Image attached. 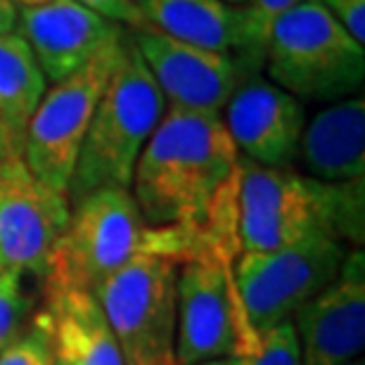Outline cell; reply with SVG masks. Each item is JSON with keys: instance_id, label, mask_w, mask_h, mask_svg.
<instances>
[{"instance_id": "1", "label": "cell", "mask_w": 365, "mask_h": 365, "mask_svg": "<svg viewBox=\"0 0 365 365\" xmlns=\"http://www.w3.org/2000/svg\"><path fill=\"white\" fill-rule=\"evenodd\" d=\"M240 152L221 114L166 109L133 169L145 225H197L237 169Z\"/></svg>"}, {"instance_id": "2", "label": "cell", "mask_w": 365, "mask_h": 365, "mask_svg": "<svg viewBox=\"0 0 365 365\" xmlns=\"http://www.w3.org/2000/svg\"><path fill=\"white\" fill-rule=\"evenodd\" d=\"M363 202L365 178L323 182L237 159V235L245 252H277L313 235L361 245Z\"/></svg>"}, {"instance_id": "3", "label": "cell", "mask_w": 365, "mask_h": 365, "mask_svg": "<svg viewBox=\"0 0 365 365\" xmlns=\"http://www.w3.org/2000/svg\"><path fill=\"white\" fill-rule=\"evenodd\" d=\"M166 100L126 29L121 60L95 107L67 197L74 204L100 187H128L135 162L162 121Z\"/></svg>"}, {"instance_id": "4", "label": "cell", "mask_w": 365, "mask_h": 365, "mask_svg": "<svg viewBox=\"0 0 365 365\" xmlns=\"http://www.w3.org/2000/svg\"><path fill=\"white\" fill-rule=\"evenodd\" d=\"M264 64L271 83L297 100H346L365 81L363 43L320 0H304L275 21Z\"/></svg>"}, {"instance_id": "5", "label": "cell", "mask_w": 365, "mask_h": 365, "mask_svg": "<svg viewBox=\"0 0 365 365\" xmlns=\"http://www.w3.org/2000/svg\"><path fill=\"white\" fill-rule=\"evenodd\" d=\"M145 221L128 187H100L74 202L43 275L46 304L67 292L95 294L140 252Z\"/></svg>"}, {"instance_id": "6", "label": "cell", "mask_w": 365, "mask_h": 365, "mask_svg": "<svg viewBox=\"0 0 365 365\" xmlns=\"http://www.w3.org/2000/svg\"><path fill=\"white\" fill-rule=\"evenodd\" d=\"M176 277L173 261L138 252L95 292L123 365H176Z\"/></svg>"}, {"instance_id": "7", "label": "cell", "mask_w": 365, "mask_h": 365, "mask_svg": "<svg viewBox=\"0 0 365 365\" xmlns=\"http://www.w3.org/2000/svg\"><path fill=\"white\" fill-rule=\"evenodd\" d=\"M126 34L43 93L29 121L21 159L50 187L67 192L95 107L121 60Z\"/></svg>"}, {"instance_id": "8", "label": "cell", "mask_w": 365, "mask_h": 365, "mask_svg": "<svg viewBox=\"0 0 365 365\" xmlns=\"http://www.w3.org/2000/svg\"><path fill=\"white\" fill-rule=\"evenodd\" d=\"M344 259V245L327 235L306 237L277 252L240 254L232 280L250 327L261 334L292 320L339 275Z\"/></svg>"}, {"instance_id": "9", "label": "cell", "mask_w": 365, "mask_h": 365, "mask_svg": "<svg viewBox=\"0 0 365 365\" xmlns=\"http://www.w3.org/2000/svg\"><path fill=\"white\" fill-rule=\"evenodd\" d=\"M178 268L176 365H202L254 351L259 334L247 323L232 280V261L200 259Z\"/></svg>"}, {"instance_id": "10", "label": "cell", "mask_w": 365, "mask_h": 365, "mask_svg": "<svg viewBox=\"0 0 365 365\" xmlns=\"http://www.w3.org/2000/svg\"><path fill=\"white\" fill-rule=\"evenodd\" d=\"M69 216L67 192L34 176L21 157L0 162V271L46 275Z\"/></svg>"}, {"instance_id": "11", "label": "cell", "mask_w": 365, "mask_h": 365, "mask_svg": "<svg viewBox=\"0 0 365 365\" xmlns=\"http://www.w3.org/2000/svg\"><path fill=\"white\" fill-rule=\"evenodd\" d=\"M128 36L169 109L221 114L240 81L247 78L228 53L190 46L148 24L128 29Z\"/></svg>"}, {"instance_id": "12", "label": "cell", "mask_w": 365, "mask_h": 365, "mask_svg": "<svg viewBox=\"0 0 365 365\" xmlns=\"http://www.w3.org/2000/svg\"><path fill=\"white\" fill-rule=\"evenodd\" d=\"M302 365H344L365 346V257L349 254L341 271L297 313Z\"/></svg>"}, {"instance_id": "13", "label": "cell", "mask_w": 365, "mask_h": 365, "mask_svg": "<svg viewBox=\"0 0 365 365\" xmlns=\"http://www.w3.org/2000/svg\"><path fill=\"white\" fill-rule=\"evenodd\" d=\"M225 109V128L245 159L289 169L304 130V107L294 95L257 74L240 81Z\"/></svg>"}, {"instance_id": "14", "label": "cell", "mask_w": 365, "mask_h": 365, "mask_svg": "<svg viewBox=\"0 0 365 365\" xmlns=\"http://www.w3.org/2000/svg\"><path fill=\"white\" fill-rule=\"evenodd\" d=\"M17 29L53 83L74 74L102 48L126 34L121 24L74 0H46L41 5L19 7Z\"/></svg>"}, {"instance_id": "15", "label": "cell", "mask_w": 365, "mask_h": 365, "mask_svg": "<svg viewBox=\"0 0 365 365\" xmlns=\"http://www.w3.org/2000/svg\"><path fill=\"white\" fill-rule=\"evenodd\" d=\"M133 3L148 26L190 46L232 55L247 76L264 67V60L254 48L250 14L242 3H225V0H133Z\"/></svg>"}, {"instance_id": "16", "label": "cell", "mask_w": 365, "mask_h": 365, "mask_svg": "<svg viewBox=\"0 0 365 365\" xmlns=\"http://www.w3.org/2000/svg\"><path fill=\"white\" fill-rule=\"evenodd\" d=\"M297 157L309 178L349 182L365 178V100L332 102L304 126Z\"/></svg>"}, {"instance_id": "17", "label": "cell", "mask_w": 365, "mask_h": 365, "mask_svg": "<svg viewBox=\"0 0 365 365\" xmlns=\"http://www.w3.org/2000/svg\"><path fill=\"white\" fill-rule=\"evenodd\" d=\"M48 325L55 361L62 365H123L98 297L67 292L46 304L41 313Z\"/></svg>"}, {"instance_id": "18", "label": "cell", "mask_w": 365, "mask_h": 365, "mask_svg": "<svg viewBox=\"0 0 365 365\" xmlns=\"http://www.w3.org/2000/svg\"><path fill=\"white\" fill-rule=\"evenodd\" d=\"M46 74L17 31L0 34V121L21 157L29 121L46 93Z\"/></svg>"}, {"instance_id": "19", "label": "cell", "mask_w": 365, "mask_h": 365, "mask_svg": "<svg viewBox=\"0 0 365 365\" xmlns=\"http://www.w3.org/2000/svg\"><path fill=\"white\" fill-rule=\"evenodd\" d=\"M223 365H302V346L292 320L259 334V341L250 354L230 356Z\"/></svg>"}, {"instance_id": "20", "label": "cell", "mask_w": 365, "mask_h": 365, "mask_svg": "<svg viewBox=\"0 0 365 365\" xmlns=\"http://www.w3.org/2000/svg\"><path fill=\"white\" fill-rule=\"evenodd\" d=\"M31 311V297L26 292L24 273L0 271V351L17 337Z\"/></svg>"}, {"instance_id": "21", "label": "cell", "mask_w": 365, "mask_h": 365, "mask_svg": "<svg viewBox=\"0 0 365 365\" xmlns=\"http://www.w3.org/2000/svg\"><path fill=\"white\" fill-rule=\"evenodd\" d=\"M0 365H55V354L43 316H36L34 330L17 334L0 351Z\"/></svg>"}, {"instance_id": "22", "label": "cell", "mask_w": 365, "mask_h": 365, "mask_svg": "<svg viewBox=\"0 0 365 365\" xmlns=\"http://www.w3.org/2000/svg\"><path fill=\"white\" fill-rule=\"evenodd\" d=\"M304 0H242V5L247 7V14H250V24H252V34H254V48L261 55V60L266 57V48H268V38H271V31L275 26V21L287 14L292 7H297Z\"/></svg>"}, {"instance_id": "23", "label": "cell", "mask_w": 365, "mask_h": 365, "mask_svg": "<svg viewBox=\"0 0 365 365\" xmlns=\"http://www.w3.org/2000/svg\"><path fill=\"white\" fill-rule=\"evenodd\" d=\"M320 3L346 29L351 38L365 43V0H320Z\"/></svg>"}, {"instance_id": "24", "label": "cell", "mask_w": 365, "mask_h": 365, "mask_svg": "<svg viewBox=\"0 0 365 365\" xmlns=\"http://www.w3.org/2000/svg\"><path fill=\"white\" fill-rule=\"evenodd\" d=\"M74 3L88 7V10L98 12L100 17H105L109 21H116V24H126L128 29L143 26V14L135 7L133 0H74Z\"/></svg>"}, {"instance_id": "25", "label": "cell", "mask_w": 365, "mask_h": 365, "mask_svg": "<svg viewBox=\"0 0 365 365\" xmlns=\"http://www.w3.org/2000/svg\"><path fill=\"white\" fill-rule=\"evenodd\" d=\"M17 14L19 5L14 0H0V34L17 31Z\"/></svg>"}, {"instance_id": "26", "label": "cell", "mask_w": 365, "mask_h": 365, "mask_svg": "<svg viewBox=\"0 0 365 365\" xmlns=\"http://www.w3.org/2000/svg\"><path fill=\"white\" fill-rule=\"evenodd\" d=\"M10 157H19V155H14V148H12V143H10V135H7L3 121H0V162H5V159H10Z\"/></svg>"}, {"instance_id": "27", "label": "cell", "mask_w": 365, "mask_h": 365, "mask_svg": "<svg viewBox=\"0 0 365 365\" xmlns=\"http://www.w3.org/2000/svg\"><path fill=\"white\" fill-rule=\"evenodd\" d=\"M19 7H31V5H41V3H46V0H14Z\"/></svg>"}, {"instance_id": "28", "label": "cell", "mask_w": 365, "mask_h": 365, "mask_svg": "<svg viewBox=\"0 0 365 365\" xmlns=\"http://www.w3.org/2000/svg\"><path fill=\"white\" fill-rule=\"evenodd\" d=\"M344 365H365V361H363V356H359V359L349 361V363H344Z\"/></svg>"}, {"instance_id": "29", "label": "cell", "mask_w": 365, "mask_h": 365, "mask_svg": "<svg viewBox=\"0 0 365 365\" xmlns=\"http://www.w3.org/2000/svg\"><path fill=\"white\" fill-rule=\"evenodd\" d=\"M202 365H223L221 361H211V363H202Z\"/></svg>"}, {"instance_id": "30", "label": "cell", "mask_w": 365, "mask_h": 365, "mask_svg": "<svg viewBox=\"0 0 365 365\" xmlns=\"http://www.w3.org/2000/svg\"><path fill=\"white\" fill-rule=\"evenodd\" d=\"M225 3H242V0H225Z\"/></svg>"}, {"instance_id": "31", "label": "cell", "mask_w": 365, "mask_h": 365, "mask_svg": "<svg viewBox=\"0 0 365 365\" xmlns=\"http://www.w3.org/2000/svg\"><path fill=\"white\" fill-rule=\"evenodd\" d=\"M55 365H62V363H57V361H55Z\"/></svg>"}]
</instances>
